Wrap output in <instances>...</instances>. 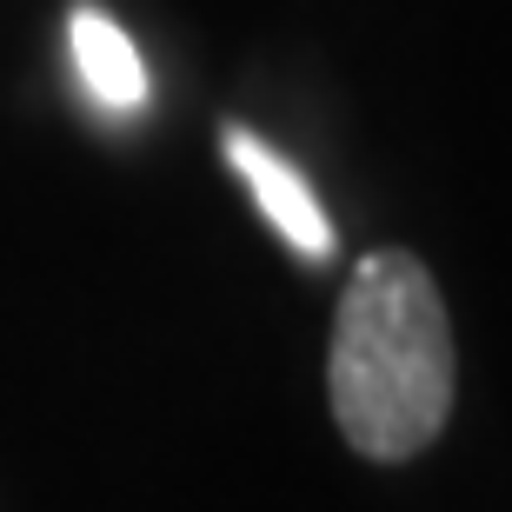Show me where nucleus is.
<instances>
[{"label":"nucleus","mask_w":512,"mask_h":512,"mask_svg":"<svg viewBox=\"0 0 512 512\" xmlns=\"http://www.w3.org/2000/svg\"><path fill=\"white\" fill-rule=\"evenodd\" d=\"M227 167L247 180V193L260 200V213L280 227V240L300 260H326L333 253V220H326V207L313 200V187H306V173L293 167V160H280V153L266 147L260 133L247 127H227Z\"/></svg>","instance_id":"nucleus-2"},{"label":"nucleus","mask_w":512,"mask_h":512,"mask_svg":"<svg viewBox=\"0 0 512 512\" xmlns=\"http://www.w3.org/2000/svg\"><path fill=\"white\" fill-rule=\"evenodd\" d=\"M333 419L353 453L413 459L453 406V326L433 273L399 247L366 253L333 326Z\"/></svg>","instance_id":"nucleus-1"},{"label":"nucleus","mask_w":512,"mask_h":512,"mask_svg":"<svg viewBox=\"0 0 512 512\" xmlns=\"http://www.w3.org/2000/svg\"><path fill=\"white\" fill-rule=\"evenodd\" d=\"M67 47H74V74L80 87H87V100L94 107H107V114H140L147 107V60H140V47L127 40V27H120L114 14H100V7H74V20H67Z\"/></svg>","instance_id":"nucleus-3"}]
</instances>
